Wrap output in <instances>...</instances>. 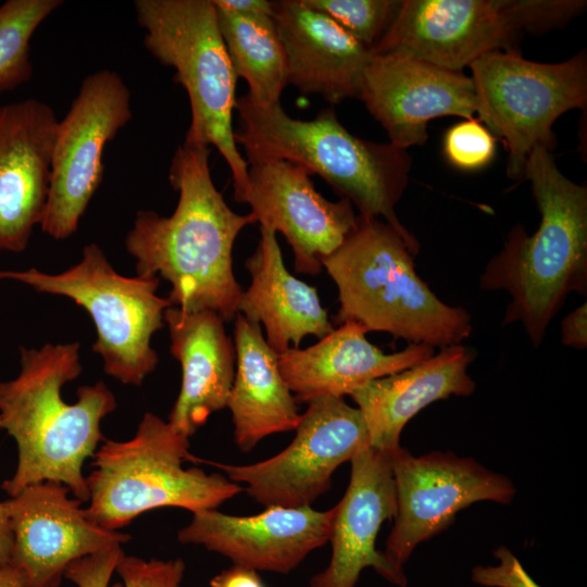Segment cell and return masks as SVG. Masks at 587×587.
<instances>
[{
  "mask_svg": "<svg viewBox=\"0 0 587 587\" xmlns=\"http://www.w3.org/2000/svg\"><path fill=\"white\" fill-rule=\"evenodd\" d=\"M209 147L187 143L176 149L168 173L178 202L170 216L138 211L126 235V251L139 276L161 277L172 288V305L186 311L209 310L224 322L235 320L242 288L233 268L239 233L257 223L238 214L216 189L210 171Z\"/></svg>",
  "mask_w": 587,
  "mask_h": 587,
  "instance_id": "cell-1",
  "label": "cell"
},
{
  "mask_svg": "<svg viewBox=\"0 0 587 587\" xmlns=\"http://www.w3.org/2000/svg\"><path fill=\"white\" fill-rule=\"evenodd\" d=\"M79 344L20 347V372L0 382V426L16 442L17 465L1 488L11 497L29 485L52 480L82 502L89 500L83 465L93 457L101 421L117 404L103 382L77 389L66 403L62 387L82 373Z\"/></svg>",
  "mask_w": 587,
  "mask_h": 587,
  "instance_id": "cell-2",
  "label": "cell"
},
{
  "mask_svg": "<svg viewBox=\"0 0 587 587\" xmlns=\"http://www.w3.org/2000/svg\"><path fill=\"white\" fill-rule=\"evenodd\" d=\"M524 178L532 185L539 227L532 235L523 225L513 227L485 266L479 287L508 291L502 325L521 323L539 347L567 296L587 292V188L565 177L542 146L529 153Z\"/></svg>",
  "mask_w": 587,
  "mask_h": 587,
  "instance_id": "cell-3",
  "label": "cell"
},
{
  "mask_svg": "<svg viewBox=\"0 0 587 587\" xmlns=\"http://www.w3.org/2000/svg\"><path fill=\"white\" fill-rule=\"evenodd\" d=\"M235 110L238 127L234 137L242 147L247 162L285 160L304 167L311 175H320L358 209V215L384 221L411 253L417 254L419 241L395 210L411 171L412 161L405 149L357 137L339 122L333 108L303 121L288 115L280 102L260 107L245 95L236 100Z\"/></svg>",
  "mask_w": 587,
  "mask_h": 587,
  "instance_id": "cell-4",
  "label": "cell"
},
{
  "mask_svg": "<svg viewBox=\"0 0 587 587\" xmlns=\"http://www.w3.org/2000/svg\"><path fill=\"white\" fill-rule=\"evenodd\" d=\"M414 255L384 221L358 215L357 225L322 265L338 289L333 322L360 324L409 344L445 348L472 333V316L441 301L419 276Z\"/></svg>",
  "mask_w": 587,
  "mask_h": 587,
  "instance_id": "cell-5",
  "label": "cell"
},
{
  "mask_svg": "<svg viewBox=\"0 0 587 587\" xmlns=\"http://www.w3.org/2000/svg\"><path fill=\"white\" fill-rule=\"evenodd\" d=\"M192 458L187 436L145 413L130 439L105 440L95 453L93 470L86 477V515L117 530L152 509L177 507L192 513L216 509L243 490L224 475L185 469L183 463Z\"/></svg>",
  "mask_w": 587,
  "mask_h": 587,
  "instance_id": "cell-6",
  "label": "cell"
},
{
  "mask_svg": "<svg viewBox=\"0 0 587 587\" xmlns=\"http://www.w3.org/2000/svg\"><path fill=\"white\" fill-rule=\"evenodd\" d=\"M146 49L176 72L188 95L191 121L185 143L214 146L229 166L234 199L248 185V163L235 141L233 112L237 76L212 0H136Z\"/></svg>",
  "mask_w": 587,
  "mask_h": 587,
  "instance_id": "cell-7",
  "label": "cell"
},
{
  "mask_svg": "<svg viewBox=\"0 0 587 587\" xmlns=\"http://www.w3.org/2000/svg\"><path fill=\"white\" fill-rule=\"evenodd\" d=\"M0 279L14 280L40 294L63 296L84 308L92 319L97 340L92 351L103 360L104 372L123 384L140 386L159 362L151 347L153 334L165 326L172 305L158 296L159 277L117 273L96 243L84 247L78 263L59 274L35 267L0 271Z\"/></svg>",
  "mask_w": 587,
  "mask_h": 587,
  "instance_id": "cell-8",
  "label": "cell"
},
{
  "mask_svg": "<svg viewBox=\"0 0 587 587\" xmlns=\"http://www.w3.org/2000/svg\"><path fill=\"white\" fill-rule=\"evenodd\" d=\"M582 0H402L372 54L399 51L461 72L479 57L515 49L523 33L561 27Z\"/></svg>",
  "mask_w": 587,
  "mask_h": 587,
  "instance_id": "cell-9",
  "label": "cell"
},
{
  "mask_svg": "<svg viewBox=\"0 0 587 587\" xmlns=\"http://www.w3.org/2000/svg\"><path fill=\"white\" fill-rule=\"evenodd\" d=\"M469 67L478 100V120L509 150L507 173L524 178L536 146L555 145L552 125L572 109L587 103V57L582 50L561 63L524 59L517 49L486 53Z\"/></svg>",
  "mask_w": 587,
  "mask_h": 587,
  "instance_id": "cell-10",
  "label": "cell"
},
{
  "mask_svg": "<svg viewBox=\"0 0 587 587\" xmlns=\"http://www.w3.org/2000/svg\"><path fill=\"white\" fill-rule=\"evenodd\" d=\"M130 118V92L118 73L100 70L85 77L58 123L45 234L62 240L76 232L102 182L104 147Z\"/></svg>",
  "mask_w": 587,
  "mask_h": 587,
  "instance_id": "cell-11",
  "label": "cell"
},
{
  "mask_svg": "<svg viewBox=\"0 0 587 587\" xmlns=\"http://www.w3.org/2000/svg\"><path fill=\"white\" fill-rule=\"evenodd\" d=\"M291 444L276 455L249 465L211 463L267 507H308L330 487L334 471L370 446L364 419L344 398L308 403Z\"/></svg>",
  "mask_w": 587,
  "mask_h": 587,
  "instance_id": "cell-12",
  "label": "cell"
},
{
  "mask_svg": "<svg viewBox=\"0 0 587 587\" xmlns=\"http://www.w3.org/2000/svg\"><path fill=\"white\" fill-rule=\"evenodd\" d=\"M390 461L397 511L384 553L400 570L415 547L449 527L460 510L482 500L508 504L515 495L505 476L452 452L414 457L401 447Z\"/></svg>",
  "mask_w": 587,
  "mask_h": 587,
  "instance_id": "cell-13",
  "label": "cell"
},
{
  "mask_svg": "<svg viewBox=\"0 0 587 587\" xmlns=\"http://www.w3.org/2000/svg\"><path fill=\"white\" fill-rule=\"evenodd\" d=\"M248 163V185L237 202L247 203L260 227L280 233L298 273L319 275L322 261L338 249L357 225L348 199L330 201L314 187L309 172L285 160Z\"/></svg>",
  "mask_w": 587,
  "mask_h": 587,
  "instance_id": "cell-14",
  "label": "cell"
},
{
  "mask_svg": "<svg viewBox=\"0 0 587 587\" xmlns=\"http://www.w3.org/2000/svg\"><path fill=\"white\" fill-rule=\"evenodd\" d=\"M68 491L63 484L47 480L4 501L13 534L9 564L26 587H60L73 561L130 539L92 522Z\"/></svg>",
  "mask_w": 587,
  "mask_h": 587,
  "instance_id": "cell-15",
  "label": "cell"
},
{
  "mask_svg": "<svg viewBox=\"0 0 587 587\" xmlns=\"http://www.w3.org/2000/svg\"><path fill=\"white\" fill-rule=\"evenodd\" d=\"M358 99L389 142L405 150L427 140L429 121L446 115L470 120L479 109L471 77L399 51L372 55Z\"/></svg>",
  "mask_w": 587,
  "mask_h": 587,
  "instance_id": "cell-16",
  "label": "cell"
},
{
  "mask_svg": "<svg viewBox=\"0 0 587 587\" xmlns=\"http://www.w3.org/2000/svg\"><path fill=\"white\" fill-rule=\"evenodd\" d=\"M351 476L342 499L334 507L328 565L310 580V587H354L361 572L372 567L386 580L407 587L404 571L376 549L382 524L397 511L390 457L367 446L350 460Z\"/></svg>",
  "mask_w": 587,
  "mask_h": 587,
  "instance_id": "cell-17",
  "label": "cell"
},
{
  "mask_svg": "<svg viewBox=\"0 0 587 587\" xmlns=\"http://www.w3.org/2000/svg\"><path fill=\"white\" fill-rule=\"evenodd\" d=\"M333 517L334 508L317 511L311 505L267 507L251 516L209 509L195 512L177 537L182 544L201 545L234 564L287 574L329 540Z\"/></svg>",
  "mask_w": 587,
  "mask_h": 587,
  "instance_id": "cell-18",
  "label": "cell"
},
{
  "mask_svg": "<svg viewBox=\"0 0 587 587\" xmlns=\"http://www.w3.org/2000/svg\"><path fill=\"white\" fill-rule=\"evenodd\" d=\"M58 123L37 99L0 107V251H24L42 221Z\"/></svg>",
  "mask_w": 587,
  "mask_h": 587,
  "instance_id": "cell-19",
  "label": "cell"
},
{
  "mask_svg": "<svg viewBox=\"0 0 587 587\" xmlns=\"http://www.w3.org/2000/svg\"><path fill=\"white\" fill-rule=\"evenodd\" d=\"M272 3L286 53L288 84L332 104L359 98L362 76L373 55L371 49L304 0Z\"/></svg>",
  "mask_w": 587,
  "mask_h": 587,
  "instance_id": "cell-20",
  "label": "cell"
},
{
  "mask_svg": "<svg viewBox=\"0 0 587 587\" xmlns=\"http://www.w3.org/2000/svg\"><path fill=\"white\" fill-rule=\"evenodd\" d=\"M365 335L360 324L347 321L308 348H289L278 354L280 373L295 399L309 403L344 398L435 353V348L424 344H409L401 351L386 353Z\"/></svg>",
  "mask_w": 587,
  "mask_h": 587,
  "instance_id": "cell-21",
  "label": "cell"
},
{
  "mask_svg": "<svg viewBox=\"0 0 587 587\" xmlns=\"http://www.w3.org/2000/svg\"><path fill=\"white\" fill-rule=\"evenodd\" d=\"M164 322L171 354L182 366L180 390L167 422L189 438L212 413L227 408L236 372L235 345L224 320L213 311L171 305Z\"/></svg>",
  "mask_w": 587,
  "mask_h": 587,
  "instance_id": "cell-22",
  "label": "cell"
},
{
  "mask_svg": "<svg viewBox=\"0 0 587 587\" xmlns=\"http://www.w3.org/2000/svg\"><path fill=\"white\" fill-rule=\"evenodd\" d=\"M475 352L462 344L398 373L376 378L350 395L360 410L370 447L392 457L400 448L405 424L428 404L451 396H470L475 383L467 367Z\"/></svg>",
  "mask_w": 587,
  "mask_h": 587,
  "instance_id": "cell-23",
  "label": "cell"
},
{
  "mask_svg": "<svg viewBox=\"0 0 587 587\" xmlns=\"http://www.w3.org/2000/svg\"><path fill=\"white\" fill-rule=\"evenodd\" d=\"M245 266L251 282L242 291L238 313L264 327V337L277 354L300 348L307 336L322 338L334 329L316 289L286 268L275 232L260 227L258 246Z\"/></svg>",
  "mask_w": 587,
  "mask_h": 587,
  "instance_id": "cell-24",
  "label": "cell"
},
{
  "mask_svg": "<svg viewBox=\"0 0 587 587\" xmlns=\"http://www.w3.org/2000/svg\"><path fill=\"white\" fill-rule=\"evenodd\" d=\"M234 345L236 372L227 408L235 442L249 452L270 435L296 429L301 414L262 326L237 313Z\"/></svg>",
  "mask_w": 587,
  "mask_h": 587,
  "instance_id": "cell-25",
  "label": "cell"
},
{
  "mask_svg": "<svg viewBox=\"0 0 587 587\" xmlns=\"http://www.w3.org/2000/svg\"><path fill=\"white\" fill-rule=\"evenodd\" d=\"M214 7L234 72L248 84L246 96L260 107L278 103L288 85V68L273 16Z\"/></svg>",
  "mask_w": 587,
  "mask_h": 587,
  "instance_id": "cell-26",
  "label": "cell"
},
{
  "mask_svg": "<svg viewBox=\"0 0 587 587\" xmlns=\"http://www.w3.org/2000/svg\"><path fill=\"white\" fill-rule=\"evenodd\" d=\"M61 0H8L0 5V92L12 91L33 74L30 39Z\"/></svg>",
  "mask_w": 587,
  "mask_h": 587,
  "instance_id": "cell-27",
  "label": "cell"
},
{
  "mask_svg": "<svg viewBox=\"0 0 587 587\" xmlns=\"http://www.w3.org/2000/svg\"><path fill=\"white\" fill-rule=\"evenodd\" d=\"M364 46L374 48L396 18L402 0H304Z\"/></svg>",
  "mask_w": 587,
  "mask_h": 587,
  "instance_id": "cell-28",
  "label": "cell"
},
{
  "mask_svg": "<svg viewBox=\"0 0 587 587\" xmlns=\"http://www.w3.org/2000/svg\"><path fill=\"white\" fill-rule=\"evenodd\" d=\"M444 151L452 165L466 171L478 170L494 159L496 138L479 120L470 118L447 130Z\"/></svg>",
  "mask_w": 587,
  "mask_h": 587,
  "instance_id": "cell-29",
  "label": "cell"
},
{
  "mask_svg": "<svg viewBox=\"0 0 587 587\" xmlns=\"http://www.w3.org/2000/svg\"><path fill=\"white\" fill-rule=\"evenodd\" d=\"M115 572L123 584L109 587H179L184 577L185 563L182 559L143 560L135 555L122 554Z\"/></svg>",
  "mask_w": 587,
  "mask_h": 587,
  "instance_id": "cell-30",
  "label": "cell"
},
{
  "mask_svg": "<svg viewBox=\"0 0 587 587\" xmlns=\"http://www.w3.org/2000/svg\"><path fill=\"white\" fill-rule=\"evenodd\" d=\"M123 553L121 546H115L79 558L66 567L64 577L77 587H109Z\"/></svg>",
  "mask_w": 587,
  "mask_h": 587,
  "instance_id": "cell-31",
  "label": "cell"
},
{
  "mask_svg": "<svg viewBox=\"0 0 587 587\" xmlns=\"http://www.w3.org/2000/svg\"><path fill=\"white\" fill-rule=\"evenodd\" d=\"M497 565H477L472 570V582L485 587H540L523 569L507 547L495 551Z\"/></svg>",
  "mask_w": 587,
  "mask_h": 587,
  "instance_id": "cell-32",
  "label": "cell"
},
{
  "mask_svg": "<svg viewBox=\"0 0 587 587\" xmlns=\"http://www.w3.org/2000/svg\"><path fill=\"white\" fill-rule=\"evenodd\" d=\"M562 344L576 349L587 347V304L586 302L569 313L561 323Z\"/></svg>",
  "mask_w": 587,
  "mask_h": 587,
  "instance_id": "cell-33",
  "label": "cell"
},
{
  "mask_svg": "<svg viewBox=\"0 0 587 587\" xmlns=\"http://www.w3.org/2000/svg\"><path fill=\"white\" fill-rule=\"evenodd\" d=\"M211 587H265L258 571L233 564L210 580Z\"/></svg>",
  "mask_w": 587,
  "mask_h": 587,
  "instance_id": "cell-34",
  "label": "cell"
},
{
  "mask_svg": "<svg viewBox=\"0 0 587 587\" xmlns=\"http://www.w3.org/2000/svg\"><path fill=\"white\" fill-rule=\"evenodd\" d=\"M216 7L243 14H273V3L266 0H212Z\"/></svg>",
  "mask_w": 587,
  "mask_h": 587,
  "instance_id": "cell-35",
  "label": "cell"
},
{
  "mask_svg": "<svg viewBox=\"0 0 587 587\" xmlns=\"http://www.w3.org/2000/svg\"><path fill=\"white\" fill-rule=\"evenodd\" d=\"M13 545V534L10 525L7 505L0 502V567L10 561Z\"/></svg>",
  "mask_w": 587,
  "mask_h": 587,
  "instance_id": "cell-36",
  "label": "cell"
},
{
  "mask_svg": "<svg viewBox=\"0 0 587 587\" xmlns=\"http://www.w3.org/2000/svg\"><path fill=\"white\" fill-rule=\"evenodd\" d=\"M0 587H26L21 573L11 564L0 567Z\"/></svg>",
  "mask_w": 587,
  "mask_h": 587,
  "instance_id": "cell-37",
  "label": "cell"
},
{
  "mask_svg": "<svg viewBox=\"0 0 587 587\" xmlns=\"http://www.w3.org/2000/svg\"><path fill=\"white\" fill-rule=\"evenodd\" d=\"M0 429H1V426H0Z\"/></svg>",
  "mask_w": 587,
  "mask_h": 587,
  "instance_id": "cell-38",
  "label": "cell"
}]
</instances>
